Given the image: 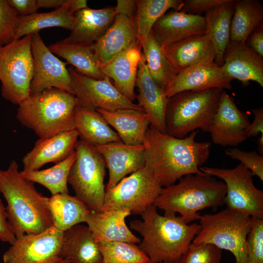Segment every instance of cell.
<instances>
[{"label": "cell", "mask_w": 263, "mask_h": 263, "mask_svg": "<svg viewBox=\"0 0 263 263\" xmlns=\"http://www.w3.org/2000/svg\"><path fill=\"white\" fill-rule=\"evenodd\" d=\"M166 56L179 73L189 67L215 62V48L206 34L190 37L162 47Z\"/></svg>", "instance_id": "cell-24"}, {"label": "cell", "mask_w": 263, "mask_h": 263, "mask_svg": "<svg viewBox=\"0 0 263 263\" xmlns=\"http://www.w3.org/2000/svg\"><path fill=\"white\" fill-rule=\"evenodd\" d=\"M200 230L192 243L213 244L230 251L236 263H247L246 241L251 217L227 208L200 216Z\"/></svg>", "instance_id": "cell-7"}, {"label": "cell", "mask_w": 263, "mask_h": 263, "mask_svg": "<svg viewBox=\"0 0 263 263\" xmlns=\"http://www.w3.org/2000/svg\"><path fill=\"white\" fill-rule=\"evenodd\" d=\"M34 75L30 94L55 88L74 94L66 63L54 55L44 43L39 33L32 35Z\"/></svg>", "instance_id": "cell-14"}, {"label": "cell", "mask_w": 263, "mask_h": 263, "mask_svg": "<svg viewBox=\"0 0 263 263\" xmlns=\"http://www.w3.org/2000/svg\"><path fill=\"white\" fill-rule=\"evenodd\" d=\"M162 188L145 166L106 190L103 211L127 210L141 215L153 204Z\"/></svg>", "instance_id": "cell-10"}, {"label": "cell", "mask_w": 263, "mask_h": 263, "mask_svg": "<svg viewBox=\"0 0 263 263\" xmlns=\"http://www.w3.org/2000/svg\"><path fill=\"white\" fill-rule=\"evenodd\" d=\"M0 192L6 201L7 219L16 238L40 233L53 226L48 197L21 176L15 160L7 169H0Z\"/></svg>", "instance_id": "cell-3"}, {"label": "cell", "mask_w": 263, "mask_h": 263, "mask_svg": "<svg viewBox=\"0 0 263 263\" xmlns=\"http://www.w3.org/2000/svg\"><path fill=\"white\" fill-rule=\"evenodd\" d=\"M135 87L138 91V94H136L137 104L148 115L150 126L166 133L165 111L168 98L149 74L142 53L138 65Z\"/></svg>", "instance_id": "cell-23"}, {"label": "cell", "mask_w": 263, "mask_h": 263, "mask_svg": "<svg viewBox=\"0 0 263 263\" xmlns=\"http://www.w3.org/2000/svg\"><path fill=\"white\" fill-rule=\"evenodd\" d=\"M60 256L69 263H101L102 258L87 225H75L63 232Z\"/></svg>", "instance_id": "cell-26"}, {"label": "cell", "mask_w": 263, "mask_h": 263, "mask_svg": "<svg viewBox=\"0 0 263 263\" xmlns=\"http://www.w3.org/2000/svg\"><path fill=\"white\" fill-rule=\"evenodd\" d=\"M263 19V7L258 0H235L230 40L245 42Z\"/></svg>", "instance_id": "cell-34"}, {"label": "cell", "mask_w": 263, "mask_h": 263, "mask_svg": "<svg viewBox=\"0 0 263 263\" xmlns=\"http://www.w3.org/2000/svg\"><path fill=\"white\" fill-rule=\"evenodd\" d=\"M0 241L7 243L10 245L16 241V236L8 222L6 207L0 198Z\"/></svg>", "instance_id": "cell-44"}, {"label": "cell", "mask_w": 263, "mask_h": 263, "mask_svg": "<svg viewBox=\"0 0 263 263\" xmlns=\"http://www.w3.org/2000/svg\"><path fill=\"white\" fill-rule=\"evenodd\" d=\"M138 40L107 63L99 66L102 73L113 81V85L126 98H136L135 83L142 52Z\"/></svg>", "instance_id": "cell-22"}, {"label": "cell", "mask_w": 263, "mask_h": 263, "mask_svg": "<svg viewBox=\"0 0 263 263\" xmlns=\"http://www.w3.org/2000/svg\"><path fill=\"white\" fill-rule=\"evenodd\" d=\"M48 48L81 74L97 79L106 77L99 68L91 45L60 40L50 45Z\"/></svg>", "instance_id": "cell-32"}, {"label": "cell", "mask_w": 263, "mask_h": 263, "mask_svg": "<svg viewBox=\"0 0 263 263\" xmlns=\"http://www.w3.org/2000/svg\"><path fill=\"white\" fill-rule=\"evenodd\" d=\"M102 263H147L148 256L134 244L94 238Z\"/></svg>", "instance_id": "cell-38"}, {"label": "cell", "mask_w": 263, "mask_h": 263, "mask_svg": "<svg viewBox=\"0 0 263 263\" xmlns=\"http://www.w3.org/2000/svg\"><path fill=\"white\" fill-rule=\"evenodd\" d=\"M7 1L19 16L35 14L39 8L38 0H7Z\"/></svg>", "instance_id": "cell-45"}, {"label": "cell", "mask_w": 263, "mask_h": 263, "mask_svg": "<svg viewBox=\"0 0 263 263\" xmlns=\"http://www.w3.org/2000/svg\"></svg>", "instance_id": "cell-52"}, {"label": "cell", "mask_w": 263, "mask_h": 263, "mask_svg": "<svg viewBox=\"0 0 263 263\" xmlns=\"http://www.w3.org/2000/svg\"><path fill=\"white\" fill-rule=\"evenodd\" d=\"M250 123L247 114L240 110L234 99L223 90L207 132L214 144L236 147L247 139L245 131Z\"/></svg>", "instance_id": "cell-15"}, {"label": "cell", "mask_w": 263, "mask_h": 263, "mask_svg": "<svg viewBox=\"0 0 263 263\" xmlns=\"http://www.w3.org/2000/svg\"><path fill=\"white\" fill-rule=\"evenodd\" d=\"M228 0H185L180 11L189 14L202 15L212 8Z\"/></svg>", "instance_id": "cell-43"}, {"label": "cell", "mask_w": 263, "mask_h": 263, "mask_svg": "<svg viewBox=\"0 0 263 263\" xmlns=\"http://www.w3.org/2000/svg\"><path fill=\"white\" fill-rule=\"evenodd\" d=\"M197 133L179 138L149 127L144 143L145 166L162 188L188 174H206L199 167L207 160L211 144L195 141Z\"/></svg>", "instance_id": "cell-1"}, {"label": "cell", "mask_w": 263, "mask_h": 263, "mask_svg": "<svg viewBox=\"0 0 263 263\" xmlns=\"http://www.w3.org/2000/svg\"><path fill=\"white\" fill-rule=\"evenodd\" d=\"M225 152L232 159L240 161L253 176H257L263 181V155L255 151H246L236 147L228 148Z\"/></svg>", "instance_id": "cell-42"}, {"label": "cell", "mask_w": 263, "mask_h": 263, "mask_svg": "<svg viewBox=\"0 0 263 263\" xmlns=\"http://www.w3.org/2000/svg\"><path fill=\"white\" fill-rule=\"evenodd\" d=\"M151 31L161 46H169L190 37L206 34L205 17L171 9L155 22Z\"/></svg>", "instance_id": "cell-19"}, {"label": "cell", "mask_w": 263, "mask_h": 263, "mask_svg": "<svg viewBox=\"0 0 263 263\" xmlns=\"http://www.w3.org/2000/svg\"><path fill=\"white\" fill-rule=\"evenodd\" d=\"M32 35L0 45V81L2 96L19 105L30 94L34 75Z\"/></svg>", "instance_id": "cell-9"}, {"label": "cell", "mask_w": 263, "mask_h": 263, "mask_svg": "<svg viewBox=\"0 0 263 263\" xmlns=\"http://www.w3.org/2000/svg\"><path fill=\"white\" fill-rule=\"evenodd\" d=\"M223 91L217 88L185 91L169 97L165 111L166 133L183 138L198 129L207 132Z\"/></svg>", "instance_id": "cell-6"}, {"label": "cell", "mask_w": 263, "mask_h": 263, "mask_svg": "<svg viewBox=\"0 0 263 263\" xmlns=\"http://www.w3.org/2000/svg\"><path fill=\"white\" fill-rule=\"evenodd\" d=\"M79 137L75 130L38 139L33 148L23 157V172L39 170L44 165L55 164L67 158L76 148Z\"/></svg>", "instance_id": "cell-21"}, {"label": "cell", "mask_w": 263, "mask_h": 263, "mask_svg": "<svg viewBox=\"0 0 263 263\" xmlns=\"http://www.w3.org/2000/svg\"><path fill=\"white\" fill-rule=\"evenodd\" d=\"M63 232L52 226L38 234L17 238L4 252L3 263H59Z\"/></svg>", "instance_id": "cell-13"}, {"label": "cell", "mask_w": 263, "mask_h": 263, "mask_svg": "<svg viewBox=\"0 0 263 263\" xmlns=\"http://www.w3.org/2000/svg\"><path fill=\"white\" fill-rule=\"evenodd\" d=\"M226 186L211 176L188 174L179 182L164 187L153 203L164 213L180 214L187 224L199 220L200 210L225 204Z\"/></svg>", "instance_id": "cell-5"}, {"label": "cell", "mask_w": 263, "mask_h": 263, "mask_svg": "<svg viewBox=\"0 0 263 263\" xmlns=\"http://www.w3.org/2000/svg\"><path fill=\"white\" fill-rule=\"evenodd\" d=\"M48 206L53 226L64 232L72 226L86 223L91 210L75 196L58 193L48 197Z\"/></svg>", "instance_id": "cell-31"}, {"label": "cell", "mask_w": 263, "mask_h": 263, "mask_svg": "<svg viewBox=\"0 0 263 263\" xmlns=\"http://www.w3.org/2000/svg\"><path fill=\"white\" fill-rule=\"evenodd\" d=\"M153 263L152 262L150 261H149L148 263Z\"/></svg>", "instance_id": "cell-51"}, {"label": "cell", "mask_w": 263, "mask_h": 263, "mask_svg": "<svg viewBox=\"0 0 263 263\" xmlns=\"http://www.w3.org/2000/svg\"><path fill=\"white\" fill-rule=\"evenodd\" d=\"M135 20L138 40H144L155 22L169 10L180 11L182 0H136Z\"/></svg>", "instance_id": "cell-37"}, {"label": "cell", "mask_w": 263, "mask_h": 263, "mask_svg": "<svg viewBox=\"0 0 263 263\" xmlns=\"http://www.w3.org/2000/svg\"><path fill=\"white\" fill-rule=\"evenodd\" d=\"M251 112L254 118L245 131L246 138L256 137L260 133L263 134V108L252 109Z\"/></svg>", "instance_id": "cell-46"}, {"label": "cell", "mask_w": 263, "mask_h": 263, "mask_svg": "<svg viewBox=\"0 0 263 263\" xmlns=\"http://www.w3.org/2000/svg\"><path fill=\"white\" fill-rule=\"evenodd\" d=\"M232 80L215 62L201 64L178 73L165 93L169 98L185 91H204L213 88L230 90Z\"/></svg>", "instance_id": "cell-20"}, {"label": "cell", "mask_w": 263, "mask_h": 263, "mask_svg": "<svg viewBox=\"0 0 263 263\" xmlns=\"http://www.w3.org/2000/svg\"><path fill=\"white\" fill-rule=\"evenodd\" d=\"M222 71L228 77L237 79L246 87L250 81L263 87L262 57L246 42L230 41L224 55Z\"/></svg>", "instance_id": "cell-18"}, {"label": "cell", "mask_w": 263, "mask_h": 263, "mask_svg": "<svg viewBox=\"0 0 263 263\" xmlns=\"http://www.w3.org/2000/svg\"><path fill=\"white\" fill-rule=\"evenodd\" d=\"M148 71L159 87L165 92L178 72L166 56L151 31L140 42Z\"/></svg>", "instance_id": "cell-33"}, {"label": "cell", "mask_w": 263, "mask_h": 263, "mask_svg": "<svg viewBox=\"0 0 263 263\" xmlns=\"http://www.w3.org/2000/svg\"><path fill=\"white\" fill-rule=\"evenodd\" d=\"M19 20V15L7 0H0V45L15 39Z\"/></svg>", "instance_id": "cell-41"}, {"label": "cell", "mask_w": 263, "mask_h": 263, "mask_svg": "<svg viewBox=\"0 0 263 263\" xmlns=\"http://www.w3.org/2000/svg\"><path fill=\"white\" fill-rule=\"evenodd\" d=\"M246 248L247 263H263V219L251 217Z\"/></svg>", "instance_id": "cell-40"}, {"label": "cell", "mask_w": 263, "mask_h": 263, "mask_svg": "<svg viewBox=\"0 0 263 263\" xmlns=\"http://www.w3.org/2000/svg\"><path fill=\"white\" fill-rule=\"evenodd\" d=\"M258 150L261 155H263V134H261L258 139Z\"/></svg>", "instance_id": "cell-49"}, {"label": "cell", "mask_w": 263, "mask_h": 263, "mask_svg": "<svg viewBox=\"0 0 263 263\" xmlns=\"http://www.w3.org/2000/svg\"><path fill=\"white\" fill-rule=\"evenodd\" d=\"M75 96L52 88L30 94L19 105L17 119L41 139L75 129Z\"/></svg>", "instance_id": "cell-4"}, {"label": "cell", "mask_w": 263, "mask_h": 263, "mask_svg": "<svg viewBox=\"0 0 263 263\" xmlns=\"http://www.w3.org/2000/svg\"><path fill=\"white\" fill-rule=\"evenodd\" d=\"M76 156L75 150L67 158L50 168L29 172L21 171L20 175L33 183L43 186L52 195L69 194L68 178Z\"/></svg>", "instance_id": "cell-36"}, {"label": "cell", "mask_w": 263, "mask_h": 263, "mask_svg": "<svg viewBox=\"0 0 263 263\" xmlns=\"http://www.w3.org/2000/svg\"><path fill=\"white\" fill-rule=\"evenodd\" d=\"M109 170L106 190L145 166V145H129L122 141L95 146Z\"/></svg>", "instance_id": "cell-17"}, {"label": "cell", "mask_w": 263, "mask_h": 263, "mask_svg": "<svg viewBox=\"0 0 263 263\" xmlns=\"http://www.w3.org/2000/svg\"><path fill=\"white\" fill-rule=\"evenodd\" d=\"M115 14L103 36L91 45L98 66L111 61L138 39L135 12H115Z\"/></svg>", "instance_id": "cell-16"}, {"label": "cell", "mask_w": 263, "mask_h": 263, "mask_svg": "<svg viewBox=\"0 0 263 263\" xmlns=\"http://www.w3.org/2000/svg\"><path fill=\"white\" fill-rule=\"evenodd\" d=\"M132 220L130 228L142 237L139 248L154 263H175L200 230L197 223H186L179 215L158 213L153 205Z\"/></svg>", "instance_id": "cell-2"}, {"label": "cell", "mask_w": 263, "mask_h": 263, "mask_svg": "<svg viewBox=\"0 0 263 263\" xmlns=\"http://www.w3.org/2000/svg\"><path fill=\"white\" fill-rule=\"evenodd\" d=\"M114 7L85 8L74 13L75 24L71 34L61 41L91 45L97 41L113 22Z\"/></svg>", "instance_id": "cell-25"}, {"label": "cell", "mask_w": 263, "mask_h": 263, "mask_svg": "<svg viewBox=\"0 0 263 263\" xmlns=\"http://www.w3.org/2000/svg\"><path fill=\"white\" fill-rule=\"evenodd\" d=\"M199 169L207 175L223 180L226 186V208L263 219V191L256 187L252 173L242 163L232 169L200 167Z\"/></svg>", "instance_id": "cell-11"}, {"label": "cell", "mask_w": 263, "mask_h": 263, "mask_svg": "<svg viewBox=\"0 0 263 263\" xmlns=\"http://www.w3.org/2000/svg\"><path fill=\"white\" fill-rule=\"evenodd\" d=\"M96 110L116 132L122 142L129 145L144 144L150 123L148 115L143 110Z\"/></svg>", "instance_id": "cell-27"}, {"label": "cell", "mask_w": 263, "mask_h": 263, "mask_svg": "<svg viewBox=\"0 0 263 263\" xmlns=\"http://www.w3.org/2000/svg\"><path fill=\"white\" fill-rule=\"evenodd\" d=\"M246 41H247L246 44L249 47L261 57L263 56V22L252 31Z\"/></svg>", "instance_id": "cell-47"}, {"label": "cell", "mask_w": 263, "mask_h": 263, "mask_svg": "<svg viewBox=\"0 0 263 263\" xmlns=\"http://www.w3.org/2000/svg\"><path fill=\"white\" fill-rule=\"evenodd\" d=\"M68 69L73 93L79 106L108 111L121 109L143 110L137 104L130 101L123 95L109 77L97 79L81 74L73 66Z\"/></svg>", "instance_id": "cell-12"}, {"label": "cell", "mask_w": 263, "mask_h": 263, "mask_svg": "<svg viewBox=\"0 0 263 263\" xmlns=\"http://www.w3.org/2000/svg\"><path fill=\"white\" fill-rule=\"evenodd\" d=\"M39 8H55L57 9L63 7L65 0H38Z\"/></svg>", "instance_id": "cell-48"}, {"label": "cell", "mask_w": 263, "mask_h": 263, "mask_svg": "<svg viewBox=\"0 0 263 263\" xmlns=\"http://www.w3.org/2000/svg\"><path fill=\"white\" fill-rule=\"evenodd\" d=\"M59 263H69V262L66 260H62Z\"/></svg>", "instance_id": "cell-50"}, {"label": "cell", "mask_w": 263, "mask_h": 263, "mask_svg": "<svg viewBox=\"0 0 263 263\" xmlns=\"http://www.w3.org/2000/svg\"><path fill=\"white\" fill-rule=\"evenodd\" d=\"M75 19L74 13L64 7L25 17L19 16L15 39L38 33L40 30L49 27H62L71 31Z\"/></svg>", "instance_id": "cell-35"}, {"label": "cell", "mask_w": 263, "mask_h": 263, "mask_svg": "<svg viewBox=\"0 0 263 263\" xmlns=\"http://www.w3.org/2000/svg\"><path fill=\"white\" fill-rule=\"evenodd\" d=\"M222 250L210 244L191 242L175 263H220Z\"/></svg>", "instance_id": "cell-39"}, {"label": "cell", "mask_w": 263, "mask_h": 263, "mask_svg": "<svg viewBox=\"0 0 263 263\" xmlns=\"http://www.w3.org/2000/svg\"><path fill=\"white\" fill-rule=\"evenodd\" d=\"M235 0H228L205 13L206 33L216 51L215 62L223 64L225 51L230 42V26Z\"/></svg>", "instance_id": "cell-29"}, {"label": "cell", "mask_w": 263, "mask_h": 263, "mask_svg": "<svg viewBox=\"0 0 263 263\" xmlns=\"http://www.w3.org/2000/svg\"><path fill=\"white\" fill-rule=\"evenodd\" d=\"M75 150L76 159L71 168L68 184L75 196L91 211L103 212L107 168L105 160L95 146L81 139L78 140Z\"/></svg>", "instance_id": "cell-8"}, {"label": "cell", "mask_w": 263, "mask_h": 263, "mask_svg": "<svg viewBox=\"0 0 263 263\" xmlns=\"http://www.w3.org/2000/svg\"><path fill=\"white\" fill-rule=\"evenodd\" d=\"M75 129L81 140L94 146L121 141L99 113L79 105L75 111Z\"/></svg>", "instance_id": "cell-30"}, {"label": "cell", "mask_w": 263, "mask_h": 263, "mask_svg": "<svg viewBox=\"0 0 263 263\" xmlns=\"http://www.w3.org/2000/svg\"><path fill=\"white\" fill-rule=\"evenodd\" d=\"M131 214L127 210L91 211L86 223L94 238L139 244L141 240L132 233L126 223V217Z\"/></svg>", "instance_id": "cell-28"}]
</instances>
